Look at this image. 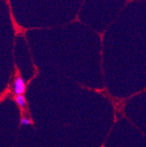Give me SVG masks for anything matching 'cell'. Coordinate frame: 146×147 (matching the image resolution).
<instances>
[{
  "label": "cell",
  "instance_id": "cell-1",
  "mask_svg": "<svg viewBox=\"0 0 146 147\" xmlns=\"http://www.w3.org/2000/svg\"><path fill=\"white\" fill-rule=\"evenodd\" d=\"M26 91V84L21 77H18L13 82V92L16 95L24 94Z\"/></svg>",
  "mask_w": 146,
  "mask_h": 147
},
{
  "label": "cell",
  "instance_id": "cell-2",
  "mask_svg": "<svg viewBox=\"0 0 146 147\" xmlns=\"http://www.w3.org/2000/svg\"><path fill=\"white\" fill-rule=\"evenodd\" d=\"M15 102L17 105L21 108H24L26 105V100L24 94H19V95H16L15 97Z\"/></svg>",
  "mask_w": 146,
  "mask_h": 147
},
{
  "label": "cell",
  "instance_id": "cell-3",
  "mask_svg": "<svg viewBox=\"0 0 146 147\" xmlns=\"http://www.w3.org/2000/svg\"><path fill=\"white\" fill-rule=\"evenodd\" d=\"M20 123H21V125L25 126V125H30L32 122H31V120L27 117H23L21 118Z\"/></svg>",
  "mask_w": 146,
  "mask_h": 147
}]
</instances>
